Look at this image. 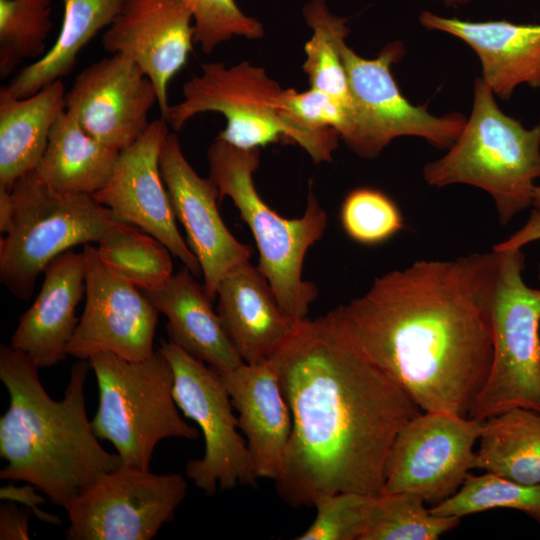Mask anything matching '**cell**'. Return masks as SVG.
Masks as SVG:
<instances>
[{
    "mask_svg": "<svg viewBox=\"0 0 540 540\" xmlns=\"http://www.w3.org/2000/svg\"><path fill=\"white\" fill-rule=\"evenodd\" d=\"M270 360L292 415L280 498L300 508L339 492L380 495L395 437L420 407L330 312L303 319Z\"/></svg>",
    "mask_w": 540,
    "mask_h": 540,
    "instance_id": "obj_1",
    "label": "cell"
},
{
    "mask_svg": "<svg viewBox=\"0 0 540 540\" xmlns=\"http://www.w3.org/2000/svg\"><path fill=\"white\" fill-rule=\"evenodd\" d=\"M500 252L422 259L330 313L422 411L468 417L492 363Z\"/></svg>",
    "mask_w": 540,
    "mask_h": 540,
    "instance_id": "obj_2",
    "label": "cell"
},
{
    "mask_svg": "<svg viewBox=\"0 0 540 540\" xmlns=\"http://www.w3.org/2000/svg\"><path fill=\"white\" fill-rule=\"evenodd\" d=\"M40 368L25 353L0 346V379L9 407L0 417V478L25 481L65 507L83 488L123 464L106 451L88 419L85 384L91 365L78 360L61 400L42 386Z\"/></svg>",
    "mask_w": 540,
    "mask_h": 540,
    "instance_id": "obj_3",
    "label": "cell"
},
{
    "mask_svg": "<svg viewBox=\"0 0 540 540\" xmlns=\"http://www.w3.org/2000/svg\"><path fill=\"white\" fill-rule=\"evenodd\" d=\"M437 188L466 184L487 192L501 225L533 206L540 178V122L531 129L501 111L482 78L474 85L470 117L447 153L423 168Z\"/></svg>",
    "mask_w": 540,
    "mask_h": 540,
    "instance_id": "obj_4",
    "label": "cell"
},
{
    "mask_svg": "<svg viewBox=\"0 0 540 540\" xmlns=\"http://www.w3.org/2000/svg\"><path fill=\"white\" fill-rule=\"evenodd\" d=\"M209 177L228 196L249 226L259 251L258 270L270 284L282 310L305 319L318 296L314 283L302 276L308 249L324 234L327 215L310 182L307 205L300 218L287 219L258 194L253 174L260 164V149H242L216 138L207 151Z\"/></svg>",
    "mask_w": 540,
    "mask_h": 540,
    "instance_id": "obj_5",
    "label": "cell"
},
{
    "mask_svg": "<svg viewBox=\"0 0 540 540\" xmlns=\"http://www.w3.org/2000/svg\"><path fill=\"white\" fill-rule=\"evenodd\" d=\"M284 89L264 68L242 61L231 67L221 62L202 64L201 74L183 86V100L170 106L167 123L179 131L203 112H218L226 126L217 138L235 147L253 149L290 140L316 163L330 162L340 138L334 129L310 130L289 112Z\"/></svg>",
    "mask_w": 540,
    "mask_h": 540,
    "instance_id": "obj_6",
    "label": "cell"
},
{
    "mask_svg": "<svg viewBox=\"0 0 540 540\" xmlns=\"http://www.w3.org/2000/svg\"><path fill=\"white\" fill-rule=\"evenodd\" d=\"M89 362L99 392L91 425L99 439L113 444L123 464L150 470L160 441L200 438L199 430L179 413L173 371L158 348L152 357L141 361L97 353Z\"/></svg>",
    "mask_w": 540,
    "mask_h": 540,
    "instance_id": "obj_7",
    "label": "cell"
},
{
    "mask_svg": "<svg viewBox=\"0 0 540 540\" xmlns=\"http://www.w3.org/2000/svg\"><path fill=\"white\" fill-rule=\"evenodd\" d=\"M11 193L15 215L0 239V281L22 300L31 297L54 258L78 244L98 243L119 222L92 195L57 192L34 171L19 178Z\"/></svg>",
    "mask_w": 540,
    "mask_h": 540,
    "instance_id": "obj_8",
    "label": "cell"
},
{
    "mask_svg": "<svg viewBox=\"0 0 540 540\" xmlns=\"http://www.w3.org/2000/svg\"><path fill=\"white\" fill-rule=\"evenodd\" d=\"M499 252L490 312L492 363L468 414L481 421L513 408L540 413V289L524 281L521 248Z\"/></svg>",
    "mask_w": 540,
    "mask_h": 540,
    "instance_id": "obj_9",
    "label": "cell"
},
{
    "mask_svg": "<svg viewBox=\"0 0 540 540\" xmlns=\"http://www.w3.org/2000/svg\"><path fill=\"white\" fill-rule=\"evenodd\" d=\"M353 103V121L346 145L364 158H375L395 138L416 136L439 149H449L467 118L460 113L430 114L401 93L391 71L405 54L401 42L387 44L376 58L366 59L340 43Z\"/></svg>",
    "mask_w": 540,
    "mask_h": 540,
    "instance_id": "obj_10",
    "label": "cell"
},
{
    "mask_svg": "<svg viewBox=\"0 0 540 540\" xmlns=\"http://www.w3.org/2000/svg\"><path fill=\"white\" fill-rule=\"evenodd\" d=\"M158 349L172 368L179 410L196 422L204 437L202 458L185 465L188 478L206 495H214L217 487L255 485L254 464L246 440L237 431L238 419L220 373L170 340L161 339Z\"/></svg>",
    "mask_w": 540,
    "mask_h": 540,
    "instance_id": "obj_11",
    "label": "cell"
},
{
    "mask_svg": "<svg viewBox=\"0 0 540 540\" xmlns=\"http://www.w3.org/2000/svg\"><path fill=\"white\" fill-rule=\"evenodd\" d=\"M179 473L122 464L83 488L65 507L68 540H150L187 495Z\"/></svg>",
    "mask_w": 540,
    "mask_h": 540,
    "instance_id": "obj_12",
    "label": "cell"
},
{
    "mask_svg": "<svg viewBox=\"0 0 540 540\" xmlns=\"http://www.w3.org/2000/svg\"><path fill=\"white\" fill-rule=\"evenodd\" d=\"M483 421L422 411L398 432L381 494L408 492L436 505L455 494L474 468Z\"/></svg>",
    "mask_w": 540,
    "mask_h": 540,
    "instance_id": "obj_13",
    "label": "cell"
},
{
    "mask_svg": "<svg viewBox=\"0 0 540 540\" xmlns=\"http://www.w3.org/2000/svg\"><path fill=\"white\" fill-rule=\"evenodd\" d=\"M85 306L67 346L68 356L89 360L111 353L130 361L152 357L158 310L144 292L110 270L96 247L85 244Z\"/></svg>",
    "mask_w": 540,
    "mask_h": 540,
    "instance_id": "obj_14",
    "label": "cell"
},
{
    "mask_svg": "<svg viewBox=\"0 0 540 540\" xmlns=\"http://www.w3.org/2000/svg\"><path fill=\"white\" fill-rule=\"evenodd\" d=\"M169 134L162 118L150 122L132 145L120 151L107 183L92 196L119 222L132 224L160 240L196 277L200 263L182 238L160 171V153Z\"/></svg>",
    "mask_w": 540,
    "mask_h": 540,
    "instance_id": "obj_15",
    "label": "cell"
},
{
    "mask_svg": "<svg viewBox=\"0 0 540 540\" xmlns=\"http://www.w3.org/2000/svg\"><path fill=\"white\" fill-rule=\"evenodd\" d=\"M157 102L152 81L131 59L113 54L76 76L65 95V110L93 138L122 151L147 130Z\"/></svg>",
    "mask_w": 540,
    "mask_h": 540,
    "instance_id": "obj_16",
    "label": "cell"
},
{
    "mask_svg": "<svg viewBox=\"0 0 540 540\" xmlns=\"http://www.w3.org/2000/svg\"><path fill=\"white\" fill-rule=\"evenodd\" d=\"M159 164L175 218L185 229L187 244L201 266L203 289L213 302L222 279L234 267L249 261L251 250L224 224L217 207V185L210 177L197 174L175 133L167 135Z\"/></svg>",
    "mask_w": 540,
    "mask_h": 540,
    "instance_id": "obj_17",
    "label": "cell"
},
{
    "mask_svg": "<svg viewBox=\"0 0 540 540\" xmlns=\"http://www.w3.org/2000/svg\"><path fill=\"white\" fill-rule=\"evenodd\" d=\"M193 43V16L181 0H126L102 37L107 52L128 57L152 81L166 122L168 84L186 64Z\"/></svg>",
    "mask_w": 540,
    "mask_h": 540,
    "instance_id": "obj_18",
    "label": "cell"
},
{
    "mask_svg": "<svg viewBox=\"0 0 540 540\" xmlns=\"http://www.w3.org/2000/svg\"><path fill=\"white\" fill-rule=\"evenodd\" d=\"M43 273L37 298L19 317L10 346L29 356L39 368H49L68 356L67 346L79 322L75 313L85 295L84 254L67 250Z\"/></svg>",
    "mask_w": 540,
    "mask_h": 540,
    "instance_id": "obj_19",
    "label": "cell"
},
{
    "mask_svg": "<svg viewBox=\"0 0 540 540\" xmlns=\"http://www.w3.org/2000/svg\"><path fill=\"white\" fill-rule=\"evenodd\" d=\"M216 298V311L244 363L269 360L303 320L282 310L266 278L249 261L222 279Z\"/></svg>",
    "mask_w": 540,
    "mask_h": 540,
    "instance_id": "obj_20",
    "label": "cell"
},
{
    "mask_svg": "<svg viewBox=\"0 0 540 540\" xmlns=\"http://www.w3.org/2000/svg\"><path fill=\"white\" fill-rule=\"evenodd\" d=\"M220 375L238 412V428L258 479L275 481L292 432V415L273 363H243Z\"/></svg>",
    "mask_w": 540,
    "mask_h": 540,
    "instance_id": "obj_21",
    "label": "cell"
},
{
    "mask_svg": "<svg viewBox=\"0 0 540 540\" xmlns=\"http://www.w3.org/2000/svg\"><path fill=\"white\" fill-rule=\"evenodd\" d=\"M419 20L426 29L451 34L469 45L480 59L483 81L499 98L509 100L521 84L540 89V24L470 22L429 11H423Z\"/></svg>",
    "mask_w": 540,
    "mask_h": 540,
    "instance_id": "obj_22",
    "label": "cell"
},
{
    "mask_svg": "<svg viewBox=\"0 0 540 540\" xmlns=\"http://www.w3.org/2000/svg\"><path fill=\"white\" fill-rule=\"evenodd\" d=\"M195 277L184 266L161 287L143 292L167 317L171 342L219 373L231 371L244 362Z\"/></svg>",
    "mask_w": 540,
    "mask_h": 540,
    "instance_id": "obj_23",
    "label": "cell"
},
{
    "mask_svg": "<svg viewBox=\"0 0 540 540\" xmlns=\"http://www.w3.org/2000/svg\"><path fill=\"white\" fill-rule=\"evenodd\" d=\"M65 86L54 81L33 95L16 97L0 88V186L35 170L48 144L50 131L65 109Z\"/></svg>",
    "mask_w": 540,
    "mask_h": 540,
    "instance_id": "obj_24",
    "label": "cell"
},
{
    "mask_svg": "<svg viewBox=\"0 0 540 540\" xmlns=\"http://www.w3.org/2000/svg\"><path fill=\"white\" fill-rule=\"evenodd\" d=\"M120 151L89 135L65 109L56 119L37 177L65 194L93 195L109 180Z\"/></svg>",
    "mask_w": 540,
    "mask_h": 540,
    "instance_id": "obj_25",
    "label": "cell"
},
{
    "mask_svg": "<svg viewBox=\"0 0 540 540\" xmlns=\"http://www.w3.org/2000/svg\"><path fill=\"white\" fill-rule=\"evenodd\" d=\"M126 0H62L63 19L53 46L23 68L8 86L25 98L48 84L62 80L74 68L81 50L102 29L109 27Z\"/></svg>",
    "mask_w": 540,
    "mask_h": 540,
    "instance_id": "obj_26",
    "label": "cell"
},
{
    "mask_svg": "<svg viewBox=\"0 0 540 540\" xmlns=\"http://www.w3.org/2000/svg\"><path fill=\"white\" fill-rule=\"evenodd\" d=\"M474 468L523 484H540V413L513 408L485 419Z\"/></svg>",
    "mask_w": 540,
    "mask_h": 540,
    "instance_id": "obj_27",
    "label": "cell"
},
{
    "mask_svg": "<svg viewBox=\"0 0 540 540\" xmlns=\"http://www.w3.org/2000/svg\"><path fill=\"white\" fill-rule=\"evenodd\" d=\"M96 249L110 270L142 291L161 287L174 274L171 251L132 224L117 222Z\"/></svg>",
    "mask_w": 540,
    "mask_h": 540,
    "instance_id": "obj_28",
    "label": "cell"
},
{
    "mask_svg": "<svg viewBox=\"0 0 540 540\" xmlns=\"http://www.w3.org/2000/svg\"><path fill=\"white\" fill-rule=\"evenodd\" d=\"M303 14L313 31L304 46L306 58L303 64L310 88L339 99L351 109L353 121V103L340 54V43L349 34L346 20L333 15L325 0H310Z\"/></svg>",
    "mask_w": 540,
    "mask_h": 540,
    "instance_id": "obj_29",
    "label": "cell"
},
{
    "mask_svg": "<svg viewBox=\"0 0 540 540\" xmlns=\"http://www.w3.org/2000/svg\"><path fill=\"white\" fill-rule=\"evenodd\" d=\"M425 503L408 492L375 496L360 540H436L460 523L434 514Z\"/></svg>",
    "mask_w": 540,
    "mask_h": 540,
    "instance_id": "obj_30",
    "label": "cell"
},
{
    "mask_svg": "<svg viewBox=\"0 0 540 540\" xmlns=\"http://www.w3.org/2000/svg\"><path fill=\"white\" fill-rule=\"evenodd\" d=\"M497 508L520 511L540 524V484L518 483L487 472L469 474L455 494L430 510L461 519Z\"/></svg>",
    "mask_w": 540,
    "mask_h": 540,
    "instance_id": "obj_31",
    "label": "cell"
},
{
    "mask_svg": "<svg viewBox=\"0 0 540 540\" xmlns=\"http://www.w3.org/2000/svg\"><path fill=\"white\" fill-rule=\"evenodd\" d=\"M52 0H0V78L25 59H39L53 27Z\"/></svg>",
    "mask_w": 540,
    "mask_h": 540,
    "instance_id": "obj_32",
    "label": "cell"
},
{
    "mask_svg": "<svg viewBox=\"0 0 540 540\" xmlns=\"http://www.w3.org/2000/svg\"><path fill=\"white\" fill-rule=\"evenodd\" d=\"M346 234L363 245L381 244L404 228L396 203L380 190L361 187L350 191L340 211Z\"/></svg>",
    "mask_w": 540,
    "mask_h": 540,
    "instance_id": "obj_33",
    "label": "cell"
},
{
    "mask_svg": "<svg viewBox=\"0 0 540 540\" xmlns=\"http://www.w3.org/2000/svg\"><path fill=\"white\" fill-rule=\"evenodd\" d=\"M191 11L194 42L205 54L233 36L259 39L264 28L257 19L247 16L235 0H181Z\"/></svg>",
    "mask_w": 540,
    "mask_h": 540,
    "instance_id": "obj_34",
    "label": "cell"
},
{
    "mask_svg": "<svg viewBox=\"0 0 540 540\" xmlns=\"http://www.w3.org/2000/svg\"><path fill=\"white\" fill-rule=\"evenodd\" d=\"M375 496L339 492L316 500V517L297 540H360Z\"/></svg>",
    "mask_w": 540,
    "mask_h": 540,
    "instance_id": "obj_35",
    "label": "cell"
},
{
    "mask_svg": "<svg viewBox=\"0 0 540 540\" xmlns=\"http://www.w3.org/2000/svg\"><path fill=\"white\" fill-rule=\"evenodd\" d=\"M284 101L294 119L304 127L321 131L334 129L343 141L352 130V111L334 96L314 88L299 92L284 89Z\"/></svg>",
    "mask_w": 540,
    "mask_h": 540,
    "instance_id": "obj_36",
    "label": "cell"
},
{
    "mask_svg": "<svg viewBox=\"0 0 540 540\" xmlns=\"http://www.w3.org/2000/svg\"><path fill=\"white\" fill-rule=\"evenodd\" d=\"M0 499L19 502L29 507L34 515L43 522L61 525V519L56 515L46 513L40 509V505L45 502V498L35 491V486L28 483L24 486H15L9 483L0 489Z\"/></svg>",
    "mask_w": 540,
    "mask_h": 540,
    "instance_id": "obj_37",
    "label": "cell"
},
{
    "mask_svg": "<svg viewBox=\"0 0 540 540\" xmlns=\"http://www.w3.org/2000/svg\"><path fill=\"white\" fill-rule=\"evenodd\" d=\"M32 511H21L12 501L0 505V539L27 540L29 535V517Z\"/></svg>",
    "mask_w": 540,
    "mask_h": 540,
    "instance_id": "obj_38",
    "label": "cell"
},
{
    "mask_svg": "<svg viewBox=\"0 0 540 540\" xmlns=\"http://www.w3.org/2000/svg\"><path fill=\"white\" fill-rule=\"evenodd\" d=\"M537 240H540V211L533 209L526 223L508 238L494 245L492 250L522 249Z\"/></svg>",
    "mask_w": 540,
    "mask_h": 540,
    "instance_id": "obj_39",
    "label": "cell"
},
{
    "mask_svg": "<svg viewBox=\"0 0 540 540\" xmlns=\"http://www.w3.org/2000/svg\"><path fill=\"white\" fill-rule=\"evenodd\" d=\"M15 215V204L11 190L0 186V232L7 234L12 226Z\"/></svg>",
    "mask_w": 540,
    "mask_h": 540,
    "instance_id": "obj_40",
    "label": "cell"
},
{
    "mask_svg": "<svg viewBox=\"0 0 540 540\" xmlns=\"http://www.w3.org/2000/svg\"><path fill=\"white\" fill-rule=\"evenodd\" d=\"M533 207L540 211V185H536L534 190Z\"/></svg>",
    "mask_w": 540,
    "mask_h": 540,
    "instance_id": "obj_41",
    "label": "cell"
},
{
    "mask_svg": "<svg viewBox=\"0 0 540 540\" xmlns=\"http://www.w3.org/2000/svg\"><path fill=\"white\" fill-rule=\"evenodd\" d=\"M443 2L447 6H459V5H466L470 3L472 0H437Z\"/></svg>",
    "mask_w": 540,
    "mask_h": 540,
    "instance_id": "obj_42",
    "label": "cell"
},
{
    "mask_svg": "<svg viewBox=\"0 0 540 540\" xmlns=\"http://www.w3.org/2000/svg\"><path fill=\"white\" fill-rule=\"evenodd\" d=\"M537 277H538V280H539V282H540V263H539V265H538V275H537Z\"/></svg>",
    "mask_w": 540,
    "mask_h": 540,
    "instance_id": "obj_43",
    "label": "cell"
}]
</instances>
